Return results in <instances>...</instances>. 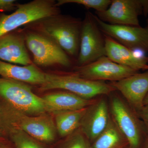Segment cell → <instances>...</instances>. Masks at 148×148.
<instances>
[{
	"instance_id": "cell-1",
	"label": "cell",
	"mask_w": 148,
	"mask_h": 148,
	"mask_svg": "<svg viewBox=\"0 0 148 148\" xmlns=\"http://www.w3.org/2000/svg\"><path fill=\"white\" fill-rule=\"evenodd\" d=\"M57 89L69 91L88 100L99 95H109L116 90L110 83L85 79L75 73L66 75L46 73L45 83L40 86V90Z\"/></svg>"
},
{
	"instance_id": "cell-2",
	"label": "cell",
	"mask_w": 148,
	"mask_h": 148,
	"mask_svg": "<svg viewBox=\"0 0 148 148\" xmlns=\"http://www.w3.org/2000/svg\"><path fill=\"white\" fill-rule=\"evenodd\" d=\"M54 1L34 0L16 5L9 15L0 17V38L23 25L57 15L58 8Z\"/></svg>"
},
{
	"instance_id": "cell-3",
	"label": "cell",
	"mask_w": 148,
	"mask_h": 148,
	"mask_svg": "<svg viewBox=\"0 0 148 148\" xmlns=\"http://www.w3.org/2000/svg\"><path fill=\"white\" fill-rule=\"evenodd\" d=\"M3 114L5 123L18 127L38 142L50 143L55 140L57 132L55 122L46 113L32 116L8 106Z\"/></svg>"
},
{
	"instance_id": "cell-4",
	"label": "cell",
	"mask_w": 148,
	"mask_h": 148,
	"mask_svg": "<svg viewBox=\"0 0 148 148\" xmlns=\"http://www.w3.org/2000/svg\"><path fill=\"white\" fill-rule=\"evenodd\" d=\"M40 26L42 35L53 40L67 54L75 56L79 51L82 22L75 18L56 16L45 18Z\"/></svg>"
},
{
	"instance_id": "cell-5",
	"label": "cell",
	"mask_w": 148,
	"mask_h": 148,
	"mask_svg": "<svg viewBox=\"0 0 148 148\" xmlns=\"http://www.w3.org/2000/svg\"><path fill=\"white\" fill-rule=\"evenodd\" d=\"M115 91L109 95L111 116L127 139L130 147L140 148L147 130L136 112Z\"/></svg>"
},
{
	"instance_id": "cell-6",
	"label": "cell",
	"mask_w": 148,
	"mask_h": 148,
	"mask_svg": "<svg viewBox=\"0 0 148 148\" xmlns=\"http://www.w3.org/2000/svg\"><path fill=\"white\" fill-rule=\"evenodd\" d=\"M0 96L9 106L26 114L36 116L47 113L42 98L36 95L24 83L1 79Z\"/></svg>"
},
{
	"instance_id": "cell-7",
	"label": "cell",
	"mask_w": 148,
	"mask_h": 148,
	"mask_svg": "<svg viewBox=\"0 0 148 148\" xmlns=\"http://www.w3.org/2000/svg\"><path fill=\"white\" fill-rule=\"evenodd\" d=\"M106 56L105 37L94 14L88 12L82 21L77 66H85Z\"/></svg>"
},
{
	"instance_id": "cell-8",
	"label": "cell",
	"mask_w": 148,
	"mask_h": 148,
	"mask_svg": "<svg viewBox=\"0 0 148 148\" xmlns=\"http://www.w3.org/2000/svg\"><path fill=\"white\" fill-rule=\"evenodd\" d=\"M26 43L38 66L48 67L58 65L64 67L71 66L67 53L53 40L44 35L30 33L26 36Z\"/></svg>"
},
{
	"instance_id": "cell-9",
	"label": "cell",
	"mask_w": 148,
	"mask_h": 148,
	"mask_svg": "<svg viewBox=\"0 0 148 148\" xmlns=\"http://www.w3.org/2000/svg\"><path fill=\"white\" fill-rule=\"evenodd\" d=\"M148 14V1L112 0L108 8L96 16L102 21L113 25L140 26L139 16Z\"/></svg>"
},
{
	"instance_id": "cell-10",
	"label": "cell",
	"mask_w": 148,
	"mask_h": 148,
	"mask_svg": "<svg viewBox=\"0 0 148 148\" xmlns=\"http://www.w3.org/2000/svg\"><path fill=\"white\" fill-rule=\"evenodd\" d=\"M138 71L116 64L106 56L92 63L75 68L74 73L94 81L116 82L138 73Z\"/></svg>"
},
{
	"instance_id": "cell-11",
	"label": "cell",
	"mask_w": 148,
	"mask_h": 148,
	"mask_svg": "<svg viewBox=\"0 0 148 148\" xmlns=\"http://www.w3.org/2000/svg\"><path fill=\"white\" fill-rule=\"evenodd\" d=\"M94 17L98 27L104 34L110 37L130 49L148 51V28L140 26L113 25Z\"/></svg>"
},
{
	"instance_id": "cell-12",
	"label": "cell",
	"mask_w": 148,
	"mask_h": 148,
	"mask_svg": "<svg viewBox=\"0 0 148 148\" xmlns=\"http://www.w3.org/2000/svg\"><path fill=\"white\" fill-rule=\"evenodd\" d=\"M111 116L104 98L96 99L86 108L79 128L92 143L108 126Z\"/></svg>"
},
{
	"instance_id": "cell-13",
	"label": "cell",
	"mask_w": 148,
	"mask_h": 148,
	"mask_svg": "<svg viewBox=\"0 0 148 148\" xmlns=\"http://www.w3.org/2000/svg\"><path fill=\"white\" fill-rule=\"evenodd\" d=\"M110 84L121 93L136 112L144 106L148 93V70Z\"/></svg>"
},
{
	"instance_id": "cell-14",
	"label": "cell",
	"mask_w": 148,
	"mask_h": 148,
	"mask_svg": "<svg viewBox=\"0 0 148 148\" xmlns=\"http://www.w3.org/2000/svg\"><path fill=\"white\" fill-rule=\"evenodd\" d=\"M104 37L106 56L112 61L138 71L140 70H144L148 65V57L138 56L133 50L122 45L110 37L105 34Z\"/></svg>"
},
{
	"instance_id": "cell-15",
	"label": "cell",
	"mask_w": 148,
	"mask_h": 148,
	"mask_svg": "<svg viewBox=\"0 0 148 148\" xmlns=\"http://www.w3.org/2000/svg\"><path fill=\"white\" fill-rule=\"evenodd\" d=\"M47 112L53 114L61 111L76 110L87 108L96 99L88 100L69 91L49 93L42 97Z\"/></svg>"
},
{
	"instance_id": "cell-16",
	"label": "cell",
	"mask_w": 148,
	"mask_h": 148,
	"mask_svg": "<svg viewBox=\"0 0 148 148\" xmlns=\"http://www.w3.org/2000/svg\"><path fill=\"white\" fill-rule=\"evenodd\" d=\"M0 60L24 66L32 64L24 38L11 32L0 38Z\"/></svg>"
},
{
	"instance_id": "cell-17",
	"label": "cell",
	"mask_w": 148,
	"mask_h": 148,
	"mask_svg": "<svg viewBox=\"0 0 148 148\" xmlns=\"http://www.w3.org/2000/svg\"><path fill=\"white\" fill-rule=\"evenodd\" d=\"M45 74L32 64L20 66L0 60V75L6 79L41 86L45 83Z\"/></svg>"
},
{
	"instance_id": "cell-18",
	"label": "cell",
	"mask_w": 148,
	"mask_h": 148,
	"mask_svg": "<svg viewBox=\"0 0 148 148\" xmlns=\"http://www.w3.org/2000/svg\"><path fill=\"white\" fill-rule=\"evenodd\" d=\"M127 140L111 116L105 130L92 143L91 148H125Z\"/></svg>"
},
{
	"instance_id": "cell-19",
	"label": "cell",
	"mask_w": 148,
	"mask_h": 148,
	"mask_svg": "<svg viewBox=\"0 0 148 148\" xmlns=\"http://www.w3.org/2000/svg\"><path fill=\"white\" fill-rule=\"evenodd\" d=\"M87 108L76 110L61 111L53 114L55 115L56 127L59 136L66 138L79 128Z\"/></svg>"
},
{
	"instance_id": "cell-20",
	"label": "cell",
	"mask_w": 148,
	"mask_h": 148,
	"mask_svg": "<svg viewBox=\"0 0 148 148\" xmlns=\"http://www.w3.org/2000/svg\"><path fill=\"white\" fill-rule=\"evenodd\" d=\"M6 125L15 148H45L39 142L18 127Z\"/></svg>"
},
{
	"instance_id": "cell-21",
	"label": "cell",
	"mask_w": 148,
	"mask_h": 148,
	"mask_svg": "<svg viewBox=\"0 0 148 148\" xmlns=\"http://www.w3.org/2000/svg\"><path fill=\"white\" fill-rule=\"evenodd\" d=\"M80 128L66 138L61 148H91V144Z\"/></svg>"
},
{
	"instance_id": "cell-22",
	"label": "cell",
	"mask_w": 148,
	"mask_h": 148,
	"mask_svg": "<svg viewBox=\"0 0 148 148\" xmlns=\"http://www.w3.org/2000/svg\"><path fill=\"white\" fill-rule=\"evenodd\" d=\"M112 2L111 0H59L56 5L59 6L67 3L77 4L87 8L93 9L96 12H102L108 8Z\"/></svg>"
},
{
	"instance_id": "cell-23",
	"label": "cell",
	"mask_w": 148,
	"mask_h": 148,
	"mask_svg": "<svg viewBox=\"0 0 148 148\" xmlns=\"http://www.w3.org/2000/svg\"><path fill=\"white\" fill-rule=\"evenodd\" d=\"M138 117L143 122L147 132H148V105H145L136 112Z\"/></svg>"
},
{
	"instance_id": "cell-24",
	"label": "cell",
	"mask_w": 148,
	"mask_h": 148,
	"mask_svg": "<svg viewBox=\"0 0 148 148\" xmlns=\"http://www.w3.org/2000/svg\"><path fill=\"white\" fill-rule=\"evenodd\" d=\"M14 0H0V11L13 10L16 5Z\"/></svg>"
},
{
	"instance_id": "cell-25",
	"label": "cell",
	"mask_w": 148,
	"mask_h": 148,
	"mask_svg": "<svg viewBox=\"0 0 148 148\" xmlns=\"http://www.w3.org/2000/svg\"><path fill=\"white\" fill-rule=\"evenodd\" d=\"M143 148H148V132H147V134L145 138Z\"/></svg>"
},
{
	"instance_id": "cell-26",
	"label": "cell",
	"mask_w": 148,
	"mask_h": 148,
	"mask_svg": "<svg viewBox=\"0 0 148 148\" xmlns=\"http://www.w3.org/2000/svg\"><path fill=\"white\" fill-rule=\"evenodd\" d=\"M146 105H148V93L144 101V106Z\"/></svg>"
},
{
	"instance_id": "cell-27",
	"label": "cell",
	"mask_w": 148,
	"mask_h": 148,
	"mask_svg": "<svg viewBox=\"0 0 148 148\" xmlns=\"http://www.w3.org/2000/svg\"><path fill=\"white\" fill-rule=\"evenodd\" d=\"M0 148H9L7 147L6 146L3 145H0Z\"/></svg>"
},
{
	"instance_id": "cell-28",
	"label": "cell",
	"mask_w": 148,
	"mask_h": 148,
	"mask_svg": "<svg viewBox=\"0 0 148 148\" xmlns=\"http://www.w3.org/2000/svg\"><path fill=\"white\" fill-rule=\"evenodd\" d=\"M147 70H148V65H147V66L145 67L143 71H147Z\"/></svg>"
},
{
	"instance_id": "cell-29",
	"label": "cell",
	"mask_w": 148,
	"mask_h": 148,
	"mask_svg": "<svg viewBox=\"0 0 148 148\" xmlns=\"http://www.w3.org/2000/svg\"><path fill=\"white\" fill-rule=\"evenodd\" d=\"M147 23H148V26H147V27L148 28V20H147Z\"/></svg>"
},
{
	"instance_id": "cell-30",
	"label": "cell",
	"mask_w": 148,
	"mask_h": 148,
	"mask_svg": "<svg viewBox=\"0 0 148 148\" xmlns=\"http://www.w3.org/2000/svg\"><path fill=\"white\" fill-rule=\"evenodd\" d=\"M131 148L130 147H127V148Z\"/></svg>"
},
{
	"instance_id": "cell-31",
	"label": "cell",
	"mask_w": 148,
	"mask_h": 148,
	"mask_svg": "<svg viewBox=\"0 0 148 148\" xmlns=\"http://www.w3.org/2000/svg\"><path fill=\"white\" fill-rule=\"evenodd\" d=\"M1 132H0V136H1Z\"/></svg>"
},
{
	"instance_id": "cell-32",
	"label": "cell",
	"mask_w": 148,
	"mask_h": 148,
	"mask_svg": "<svg viewBox=\"0 0 148 148\" xmlns=\"http://www.w3.org/2000/svg\"><path fill=\"white\" fill-rule=\"evenodd\" d=\"M0 79H1V78H0Z\"/></svg>"
}]
</instances>
